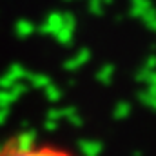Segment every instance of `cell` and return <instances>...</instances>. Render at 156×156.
<instances>
[{"label":"cell","mask_w":156,"mask_h":156,"mask_svg":"<svg viewBox=\"0 0 156 156\" xmlns=\"http://www.w3.org/2000/svg\"><path fill=\"white\" fill-rule=\"evenodd\" d=\"M0 156H76L71 151L53 145L26 140H13L0 145Z\"/></svg>","instance_id":"1"}]
</instances>
